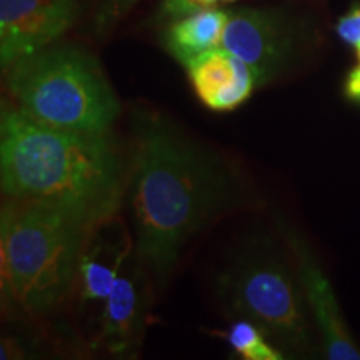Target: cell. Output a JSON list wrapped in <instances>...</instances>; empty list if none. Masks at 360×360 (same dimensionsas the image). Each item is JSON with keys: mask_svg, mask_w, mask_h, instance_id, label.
I'll return each instance as SVG.
<instances>
[{"mask_svg": "<svg viewBox=\"0 0 360 360\" xmlns=\"http://www.w3.org/2000/svg\"><path fill=\"white\" fill-rule=\"evenodd\" d=\"M219 297L236 317L249 319L283 354L312 347L309 309L295 267L277 247L255 242L220 272Z\"/></svg>", "mask_w": 360, "mask_h": 360, "instance_id": "5b68a950", "label": "cell"}, {"mask_svg": "<svg viewBox=\"0 0 360 360\" xmlns=\"http://www.w3.org/2000/svg\"><path fill=\"white\" fill-rule=\"evenodd\" d=\"M115 217L97 225L85 242L79 265L77 287L82 304H101L109 297L130 257H134V237H130Z\"/></svg>", "mask_w": 360, "mask_h": 360, "instance_id": "30bf717a", "label": "cell"}, {"mask_svg": "<svg viewBox=\"0 0 360 360\" xmlns=\"http://www.w3.org/2000/svg\"><path fill=\"white\" fill-rule=\"evenodd\" d=\"M233 354L245 360H282L285 355L277 345L270 344V339L260 327L249 319L236 317V322L225 334Z\"/></svg>", "mask_w": 360, "mask_h": 360, "instance_id": "4fadbf2b", "label": "cell"}, {"mask_svg": "<svg viewBox=\"0 0 360 360\" xmlns=\"http://www.w3.org/2000/svg\"><path fill=\"white\" fill-rule=\"evenodd\" d=\"M146 278L135 260L127 264L102 305L98 342L112 355L129 357L137 349L146 315Z\"/></svg>", "mask_w": 360, "mask_h": 360, "instance_id": "8fae6325", "label": "cell"}, {"mask_svg": "<svg viewBox=\"0 0 360 360\" xmlns=\"http://www.w3.org/2000/svg\"><path fill=\"white\" fill-rule=\"evenodd\" d=\"M229 11L214 7L170 20L165 29V49L186 67L200 53L220 47Z\"/></svg>", "mask_w": 360, "mask_h": 360, "instance_id": "7c38bea8", "label": "cell"}, {"mask_svg": "<svg viewBox=\"0 0 360 360\" xmlns=\"http://www.w3.org/2000/svg\"><path fill=\"white\" fill-rule=\"evenodd\" d=\"M132 134L134 260L162 287L188 242L214 220L249 207L252 193L224 157L165 115L134 112Z\"/></svg>", "mask_w": 360, "mask_h": 360, "instance_id": "6da1fadb", "label": "cell"}, {"mask_svg": "<svg viewBox=\"0 0 360 360\" xmlns=\"http://www.w3.org/2000/svg\"><path fill=\"white\" fill-rule=\"evenodd\" d=\"M285 249L294 264L300 289L312 322L317 327L323 354L330 360H360V349L342 317L334 289L307 240L299 232L282 225Z\"/></svg>", "mask_w": 360, "mask_h": 360, "instance_id": "ba28073f", "label": "cell"}, {"mask_svg": "<svg viewBox=\"0 0 360 360\" xmlns=\"http://www.w3.org/2000/svg\"><path fill=\"white\" fill-rule=\"evenodd\" d=\"M186 69L197 98L212 112L238 109L257 89L250 67L222 45L200 53Z\"/></svg>", "mask_w": 360, "mask_h": 360, "instance_id": "9c48e42d", "label": "cell"}, {"mask_svg": "<svg viewBox=\"0 0 360 360\" xmlns=\"http://www.w3.org/2000/svg\"><path fill=\"white\" fill-rule=\"evenodd\" d=\"M344 96L347 101L360 105V64L355 65L345 77Z\"/></svg>", "mask_w": 360, "mask_h": 360, "instance_id": "e0dca14e", "label": "cell"}, {"mask_svg": "<svg viewBox=\"0 0 360 360\" xmlns=\"http://www.w3.org/2000/svg\"><path fill=\"white\" fill-rule=\"evenodd\" d=\"M300 25L281 8L229 11L222 47L245 62L255 85L265 87L290 69L300 51Z\"/></svg>", "mask_w": 360, "mask_h": 360, "instance_id": "8992f818", "label": "cell"}, {"mask_svg": "<svg viewBox=\"0 0 360 360\" xmlns=\"http://www.w3.org/2000/svg\"><path fill=\"white\" fill-rule=\"evenodd\" d=\"M6 74L13 105L52 127L109 134L120 114L101 64L77 45H49Z\"/></svg>", "mask_w": 360, "mask_h": 360, "instance_id": "277c9868", "label": "cell"}, {"mask_svg": "<svg viewBox=\"0 0 360 360\" xmlns=\"http://www.w3.org/2000/svg\"><path fill=\"white\" fill-rule=\"evenodd\" d=\"M335 32L344 44L349 47H359L360 45V6L350 7L344 15L340 17L335 25Z\"/></svg>", "mask_w": 360, "mask_h": 360, "instance_id": "9a60e30c", "label": "cell"}, {"mask_svg": "<svg viewBox=\"0 0 360 360\" xmlns=\"http://www.w3.org/2000/svg\"><path fill=\"white\" fill-rule=\"evenodd\" d=\"M125 179L110 132L57 129L4 103L0 187L6 200L53 207L96 229L119 212Z\"/></svg>", "mask_w": 360, "mask_h": 360, "instance_id": "7a4b0ae2", "label": "cell"}, {"mask_svg": "<svg viewBox=\"0 0 360 360\" xmlns=\"http://www.w3.org/2000/svg\"><path fill=\"white\" fill-rule=\"evenodd\" d=\"M231 2L233 0H165L162 12L169 20H175L188 15V13L204 11V8H214Z\"/></svg>", "mask_w": 360, "mask_h": 360, "instance_id": "5bb4252c", "label": "cell"}, {"mask_svg": "<svg viewBox=\"0 0 360 360\" xmlns=\"http://www.w3.org/2000/svg\"><path fill=\"white\" fill-rule=\"evenodd\" d=\"M92 231L53 207L4 202L0 212L4 297L30 315L57 309L77 285L80 257Z\"/></svg>", "mask_w": 360, "mask_h": 360, "instance_id": "3957f363", "label": "cell"}, {"mask_svg": "<svg viewBox=\"0 0 360 360\" xmlns=\"http://www.w3.org/2000/svg\"><path fill=\"white\" fill-rule=\"evenodd\" d=\"M77 0H0V65L15 62L56 44L74 25Z\"/></svg>", "mask_w": 360, "mask_h": 360, "instance_id": "52a82bcc", "label": "cell"}, {"mask_svg": "<svg viewBox=\"0 0 360 360\" xmlns=\"http://www.w3.org/2000/svg\"><path fill=\"white\" fill-rule=\"evenodd\" d=\"M135 2H137V0H103L102 6L98 7L96 17L98 32H101V30L110 29V27L114 25Z\"/></svg>", "mask_w": 360, "mask_h": 360, "instance_id": "2e32d148", "label": "cell"}]
</instances>
